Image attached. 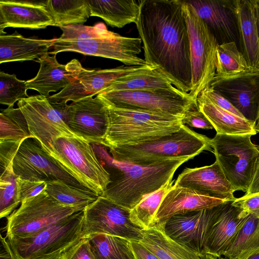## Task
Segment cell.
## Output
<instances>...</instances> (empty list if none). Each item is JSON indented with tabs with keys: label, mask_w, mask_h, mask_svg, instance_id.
Segmentation results:
<instances>
[{
	"label": "cell",
	"mask_w": 259,
	"mask_h": 259,
	"mask_svg": "<svg viewBox=\"0 0 259 259\" xmlns=\"http://www.w3.org/2000/svg\"><path fill=\"white\" fill-rule=\"evenodd\" d=\"M23 141H0V164L1 172L13 163V160Z\"/></svg>",
	"instance_id": "42"
},
{
	"label": "cell",
	"mask_w": 259,
	"mask_h": 259,
	"mask_svg": "<svg viewBox=\"0 0 259 259\" xmlns=\"http://www.w3.org/2000/svg\"><path fill=\"white\" fill-rule=\"evenodd\" d=\"M210 86L229 101L245 119L256 124L259 108V73L212 81Z\"/></svg>",
	"instance_id": "22"
},
{
	"label": "cell",
	"mask_w": 259,
	"mask_h": 259,
	"mask_svg": "<svg viewBox=\"0 0 259 259\" xmlns=\"http://www.w3.org/2000/svg\"><path fill=\"white\" fill-rule=\"evenodd\" d=\"M83 211L29 236H10L8 241L16 259H60L82 237Z\"/></svg>",
	"instance_id": "7"
},
{
	"label": "cell",
	"mask_w": 259,
	"mask_h": 259,
	"mask_svg": "<svg viewBox=\"0 0 259 259\" xmlns=\"http://www.w3.org/2000/svg\"><path fill=\"white\" fill-rule=\"evenodd\" d=\"M130 212L131 210L99 196L83 210L82 238L101 233L140 242L143 238L142 230L131 221Z\"/></svg>",
	"instance_id": "12"
},
{
	"label": "cell",
	"mask_w": 259,
	"mask_h": 259,
	"mask_svg": "<svg viewBox=\"0 0 259 259\" xmlns=\"http://www.w3.org/2000/svg\"><path fill=\"white\" fill-rule=\"evenodd\" d=\"M131 245L135 259H159L139 242L131 241Z\"/></svg>",
	"instance_id": "46"
},
{
	"label": "cell",
	"mask_w": 259,
	"mask_h": 259,
	"mask_svg": "<svg viewBox=\"0 0 259 259\" xmlns=\"http://www.w3.org/2000/svg\"><path fill=\"white\" fill-rule=\"evenodd\" d=\"M147 66L122 65L113 68L93 70L84 68L73 82L47 98L52 104H62L98 95L118 78Z\"/></svg>",
	"instance_id": "17"
},
{
	"label": "cell",
	"mask_w": 259,
	"mask_h": 259,
	"mask_svg": "<svg viewBox=\"0 0 259 259\" xmlns=\"http://www.w3.org/2000/svg\"><path fill=\"white\" fill-rule=\"evenodd\" d=\"M182 122L192 127L203 130H211L213 125L198 108L188 111L185 114Z\"/></svg>",
	"instance_id": "43"
},
{
	"label": "cell",
	"mask_w": 259,
	"mask_h": 259,
	"mask_svg": "<svg viewBox=\"0 0 259 259\" xmlns=\"http://www.w3.org/2000/svg\"><path fill=\"white\" fill-rule=\"evenodd\" d=\"M227 202L209 231L204 253L218 257L232 244L250 214Z\"/></svg>",
	"instance_id": "24"
},
{
	"label": "cell",
	"mask_w": 259,
	"mask_h": 259,
	"mask_svg": "<svg viewBox=\"0 0 259 259\" xmlns=\"http://www.w3.org/2000/svg\"><path fill=\"white\" fill-rule=\"evenodd\" d=\"M55 38L45 39L25 37L16 31L0 35V63L37 61L48 54Z\"/></svg>",
	"instance_id": "26"
},
{
	"label": "cell",
	"mask_w": 259,
	"mask_h": 259,
	"mask_svg": "<svg viewBox=\"0 0 259 259\" xmlns=\"http://www.w3.org/2000/svg\"><path fill=\"white\" fill-rule=\"evenodd\" d=\"M144 60L180 91L192 89L190 39L180 0H143L136 23Z\"/></svg>",
	"instance_id": "1"
},
{
	"label": "cell",
	"mask_w": 259,
	"mask_h": 259,
	"mask_svg": "<svg viewBox=\"0 0 259 259\" xmlns=\"http://www.w3.org/2000/svg\"><path fill=\"white\" fill-rule=\"evenodd\" d=\"M259 73L251 67L235 41L219 44L217 50L216 71L212 81L229 79Z\"/></svg>",
	"instance_id": "30"
},
{
	"label": "cell",
	"mask_w": 259,
	"mask_h": 259,
	"mask_svg": "<svg viewBox=\"0 0 259 259\" xmlns=\"http://www.w3.org/2000/svg\"><path fill=\"white\" fill-rule=\"evenodd\" d=\"M220 258L221 259H224L223 258H222L221 257ZM248 259H259V253L254 255L251 256L250 257H249Z\"/></svg>",
	"instance_id": "52"
},
{
	"label": "cell",
	"mask_w": 259,
	"mask_h": 259,
	"mask_svg": "<svg viewBox=\"0 0 259 259\" xmlns=\"http://www.w3.org/2000/svg\"><path fill=\"white\" fill-rule=\"evenodd\" d=\"M201 257L202 259H219V257L208 253H203Z\"/></svg>",
	"instance_id": "50"
},
{
	"label": "cell",
	"mask_w": 259,
	"mask_h": 259,
	"mask_svg": "<svg viewBox=\"0 0 259 259\" xmlns=\"http://www.w3.org/2000/svg\"><path fill=\"white\" fill-rule=\"evenodd\" d=\"M197 103L198 109L210 122L218 134L253 136L257 133L255 123L217 106L202 92Z\"/></svg>",
	"instance_id": "27"
},
{
	"label": "cell",
	"mask_w": 259,
	"mask_h": 259,
	"mask_svg": "<svg viewBox=\"0 0 259 259\" xmlns=\"http://www.w3.org/2000/svg\"><path fill=\"white\" fill-rule=\"evenodd\" d=\"M259 253V218L249 214L224 259H248Z\"/></svg>",
	"instance_id": "33"
},
{
	"label": "cell",
	"mask_w": 259,
	"mask_h": 259,
	"mask_svg": "<svg viewBox=\"0 0 259 259\" xmlns=\"http://www.w3.org/2000/svg\"><path fill=\"white\" fill-rule=\"evenodd\" d=\"M173 186L189 188L227 201L236 199L232 185L216 160L210 165L185 169Z\"/></svg>",
	"instance_id": "20"
},
{
	"label": "cell",
	"mask_w": 259,
	"mask_h": 259,
	"mask_svg": "<svg viewBox=\"0 0 259 259\" xmlns=\"http://www.w3.org/2000/svg\"><path fill=\"white\" fill-rule=\"evenodd\" d=\"M49 155L84 188L101 196L111 182V175L92 146L78 137H62L52 143Z\"/></svg>",
	"instance_id": "6"
},
{
	"label": "cell",
	"mask_w": 259,
	"mask_h": 259,
	"mask_svg": "<svg viewBox=\"0 0 259 259\" xmlns=\"http://www.w3.org/2000/svg\"><path fill=\"white\" fill-rule=\"evenodd\" d=\"M33 138L24 115L18 107H8L0 114V141H23Z\"/></svg>",
	"instance_id": "37"
},
{
	"label": "cell",
	"mask_w": 259,
	"mask_h": 259,
	"mask_svg": "<svg viewBox=\"0 0 259 259\" xmlns=\"http://www.w3.org/2000/svg\"><path fill=\"white\" fill-rule=\"evenodd\" d=\"M60 259H96L87 238L77 243L63 253Z\"/></svg>",
	"instance_id": "41"
},
{
	"label": "cell",
	"mask_w": 259,
	"mask_h": 259,
	"mask_svg": "<svg viewBox=\"0 0 259 259\" xmlns=\"http://www.w3.org/2000/svg\"><path fill=\"white\" fill-rule=\"evenodd\" d=\"M192 158L176 156L149 165L130 164L111 180L101 196L132 210L145 196L171 181L176 170Z\"/></svg>",
	"instance_id": "4"
},
{
	"label": "cell",
	"mask_w": 259,
	"mask_h": 259,
	"mask_svg": "<svg viewBox=\"0 0 259 259\" xmlns=\"http://www.w3.org/2000/svg\"><path fill=\"white\" fill-rule=\"evenodd\" d=\"M204 150L212 152L210 139L184 124L178 132L154 140L109 149L115 160L138 165H149L176 156L194 158Z\"/></svg>",
	"instance_id": "5"
},
{
	"label": "cell",
	"mask_w": 259,
	"mask_h": 259,
	"mask_svg": "<svg viewBox=\"0 0 259 259\" xmlns=\"http://www.w3.org/2000/svg\"><path fill=\"white\" fill-rule=\"evenodd\" d=\"M226 202L228 201L204 195L189 188L172 186L160 203L153 226L164 224L174 215L211 209Z\"/></svg>",
	"instance_id": "23"
},
{
	"label": "cell",
	"mask_w": 259,
	"mask_h": 259,
	"mask_svg": "<svg viewBox=\"0 0 259 259\" xmlns=\"http://www.w3.org/2000/svg\"><path fill=\"white\" fill-rule=\"evenodd\" d=\"M182 1L190 39L192 89L189 94L197 103L200 94L214 79L219 43L194 9Z\"/></svg>",
	"instance_id": "9"
},
{
	"label": "cell",
	"mask_w": 259,
	"mask_h": 259,
	"mask_svg": "<svg viewBox=\"0 0 259 259\" xmlns=\"http://www.w3.org/2000/svg\"><path fill=\"white\" fill-rule=\"evenodd\" d=\"M202 93L217 106L239 116L244 117L229 101L210 85L206 87Z\"/></svg>",
	"instance_id": "45"
},
{
	"label": "cell",
	"mask_w": 259,
	"mask_h": 259,
	"mask_svg": "<svg viewBox=\"0 0 259 259\" xmlns=\"http://www.w3.org/2000/svg\"><path fill=\"white\" fill-rule=\"evenodd\" d=\"M56 55L49 53L37 62L40 64L36 75L26 81L27 89L36 91L39 95L48 98L51 92L62 90L77 78L84 68L79 61L74 59L66 64L59 63Z\"/></svg>",
	"instance_id": "19"
},
{
	"label": "cell",
	"mask_w": 259,
	"mask_h": 259,
	"mask_svg": "<svg viewBox=\"0 0 259 259\" xmlns=\"http://www.w3.org/2000/svg\"><path fill=\"white\" fill-rule=\"evenodd\" d=\"M49 26H54V22L45 1H0V35L6 34L7 27L40 29Z\"/></svg>",
	"instance_id": "21"
},
{
	"label": "cell",
	"mask_w": 259,
	"mask_h": 259,
	"mask_svg": "<svg viewBox=\"0 0 259 259\" xmlns=\"http://www.w3.org/2000/svg\"><path fill=\"white\" fill-rule=\"evenodd\" d=\"M87 238L96 259H135L131 241L120 237L94 234Z\"/></svg>",
	"instance_id": "34"
},
{
	"label": "cell",
	"mask_w": 259,
	"mask_h": 259,
	"mask_svg": "<svg viewBox=\"0 0 259 259\" xmlns=\"http://www.w3.org/2000/svg\"><path fill=\"white\" fill-rule=\"evenodd\" d=\"M26 81L18 79L15 74L0 72V103L13 107L16 101L29 97Z\"/></svg>",
	"instance_id": "39"
},
{
	"label": "cell",
	"mask_w": 259,
	"mask_h": 259,
	"mask_svg": "<svg viewBox=\"0 0 259 259\" xmlns=\"http://www.w3.org/2000/svg\"><path fill=\"white\" fill-rule=\"evenodd\" d=\"M170 181L156 191L145 196L130 212L131 221L142 230L152 227L157 210L164 196L172 186Z\"/></svg>",
	"instance_id": "36"
},
{
	"label": "cell",
	"mask_w": 259,
	"mask_h": 259,
	"mask_svg": "<svg viewBox=\"0 0 259 259\" xmlns=\"http://www.w3.org/2000/svg\"><path fill=\"white\" fill-rule=\"evenodd\" d=\"M0 236V259H16L6 237Z\"/></svg>",
	"instance_id": "47"
},
{
	"label": "cell",
	"mask_w": 259,
	"mask_h": 259,
	"mask_svg": "<svg viewBox=\"0 0 259 259\" xmlns=\"http://www.w3.org/2000/svg\"><path fill=\"white\" fill-rule=\"evenodd\" d=\"M143 0H88L91 16L102 18L108 25L121 28L136 23Z\"/></svg>",
	"instance_id": "28"
},
{
	"label": "cell",
	"mask_w": 259,
	"mask_h": 259,
	"mask_svg": "<svg viewBox=\"0 0 259 259\" xmlns=\"http://www.w3.org/2000/svg\"><path fill=\"white\" fill-rule=\"evenodd\" d=\"M13 163L1 172L0 178V218H7L21 203L18 194L17 178Z\"/></svg>",
	"instance_id": "38"
},
{
	"label": "cell",
	"mask_w": 259,
	"mask_h": 259,
	"mask_svg": "<svg viewBox=\"0 0 259 259\" xmlns=\"http://www.w3.org/2000/svg\"><path fill=\"white\" fill-rule=\"evenodd\" d=\"M46 191L59 203L83 211L97 200L98 195L85 189L76 188L61 181L47 182Z\"/></svg>",
	"instance_id": "35"
},
{
	"label": "cell",
	"mask_w": 259,
	"mask_h": 259,
	"mask_svg": "<svg viewBox=\"0 0 259 259\" xmlns=\"http://www.w3.org/2000/svg\"><path fill=\"white\" fill-rule=\"evenodd\" d=\"M175 88L157 67L147 66L118 78L104 91H152Z\"/></svg>",
	"instance_id": "31"
},
{
	"label": "cell",
	"mask_w": 259,
	"mask_h": 259,
	"mask_svg": "<svg viewBox=\"0 0 259 259\" xmlns=\"http://www.w3.org/2000/svg\"><path fill=\"white\" fill-rule=\"evenodd\" d=\"M232 205L239 207L248 214L259 218V193L250 195H243L236 198Z\"/></svg>",
	"instance_id": "44"
},
{
	"label": "cell",
	"mask_w": 259,
	"mask_h": 259,
	"mask_svg": "<svg viewBox=\"0 0 259 259\" xmlns=\"http://www.w3.org/2000/svg\"><path fill=\"white\" fill-rule=\"evenodd\" d=\"M259 193V161L258 162L255 170L250 185V186L244 194L250 195Z\"/></svg>",
	"instance_id": "48"
},
{
	"label": "cell",
	"mask_w": 259,
	"mask_h": 259,
	"mask_svg": "<svg viewBox=\"0 0 259 259\" xmlns=\"http://www.w3.org/2000/svg\"><path fill=\"white\" fill-rule=\"evenodd\" d=\"M226 202L211 209L174 215L162 224L164 231L173 240L201 255L210 228Z\"/></svg>",
	"instance_id": "16"
},
{
	"label": "cell",
	"mask_w": 259,
	"mask_h": 259,
	"mask_svg": "<svg viewBox=\"0 0 259 259\" xmlns=\"http://www.w3.org/2000/svg\"><path fill=\"white\" fill-rule=\"evenodd\" d=\"M60 28L62 34L55 38L50 55L73 52L116 60L126 66H149L138 56L142 43L140 37L120 35L101 22L93 26L77 24Z\"/></svg>",
	"instance_id": "2"
},
{
	"label": "cell",
	"mask_w": 259,
	"mask_h": 259,
	"mask_svg": "<svg viewBox=\"0 0 259 259\" xmlns=\"http://www.w3.org/2000/svg\"><path fill=\"white\" fill-rule=\"evenodd\" d=\"M17 182L21 203L27 198L37 195L47 187V183L45 181H31L18 177Z\"/></svg>",
	"instance_id": "40"
},
{
	"label": "cell",
	"mask_w": 259,
	"mask_h": 259,
	"mask_svg": "<svg viewBox=\"0 0 259 259\" xmlns=\"http://www.w3.org/2000/svg\"><path fill=\"white\" fill-rule=\"evenodd\" d=\"M45 5L55 26L83 24L91 16L88 0H48Z\"/></svg>",
	"instance_id": "32"
},
{
	"label": "cell",
	"mask_w": 259,
	"mask_h": 259,
	"mask_svg": "<svg viewBox=\"0 0 259 259\" xmlns=\"http://www.w3.org/2000/svg\"><path fill=\"white\" fill-rule=\"evenodd\" d=\"M17 105L25 117L30 134L47 153L56 139L77 137L46 97L31 96L19 100Z\"/></svg>",
	"instance_id": "14"
},
{
	"label": "cell",
	"mask_w": 259,
	"mask_h": 259,
	"mask_svg": "<svg viewBox=\"0 0 259 259\" xmlns=\"http://www.w3.org/2000/svg\"><path fill=\"white\" fill-rule=\"evenodd\" d=\"M254 7L256 20L257 29L259 36V0H254Z\"/></svg>",
	"instance_id": "49"
},
{
	"label": "cell",
	"mask_w": 259,
	"mask_h": 259,
	"mask_svg": "<svg viewBox=\"0 0 259 259\" xmlns=\"http://www.w3.org/2000/svg\"><path fill=\"white\" fill-rule=\"evenodd\" d=\"M67 104H52L71 131L90 143L104 146L108 124L106 105L97 95Z\"/></svg>",
	"instance_id": "13"
},
{
	"label": "cell",
	"mask_w": 259,
	"mask_h": 259,
	"mask_svg": "<svg viewBox=\"0 0 259 259\" xmlns=\"http://www.w3.org/2000/svg\"><path fill=\"white\" fill-rule=\"evenodd\" d=\"M142 232L143 238L139 242L159 259H202L199 254L167 236L162 225Z\"/></svg>",
	"instance_id": "29"
},
{
	"label": "cell",
	"mask_w": 259,
	"mask_h": 259,
	"mask_svg": "<svg viewBox=\"0 0 259 259\" xmlns=\"http://www.w3.org/2000/svg\"><path fill=\"white\" fill-rule=\"evenodd\" d=\"M255 128L256 131L257 133L259 132V108H258V115H257V119L256 122Z\"/></svg>",
	"instance_id": "51"
},
{
	"label": "cell",
	"mask_w": 259,
	"mask_h": 259,
	"mask_svg": "<svg viewBox=\"0 0 259 259\" xmlns=\"http://www.w3.org/2000/svg\"><path fill=\"white\" fill-rule=\"evenodd\" d=\"M78 212L75 207L59 203L45 190L22 201L7 218L6 237L32 235Z\"/></svg>",
	"instance_id": "11"
},
{
	"label": "cell",
	"mask_w": 259,
	"mask_h": 259,
	"mask_svg": "<svg viewBox=\"0 0 259 259\" xmlns=\"http://www.w3.org/2000/svg\"><path fill=\"white\" fill-rule=\"evenodd\" d=\"M13 166L15 175L22 179L46 183L61 181L88 190L57 164L33 138L22 142L14 158Z\"/></svg>",
	"instance_id": "15"
},
{
	"label": "cell",
	"mask_w": 259,
	"mask_h": 259,
	"mask_svg": "<svg viewBox=\"0 0 259 259\" xmlns=\"http://www.w3.org/2000/svg\"><path fill=\"white\" fill-rule=\"evenodd\" d=\"M105 103L108 124L104 146L109 149L154 140L178 132L183 125V117L117 108Z\"/></svg>",
	"instance_id": "3"
},
{
	"label": "cell",
	"mask_w": 259,
	"mask_h": 259,
	"mask_svg": "<svg viewBox=\"0 0 259 259\" xmlns=\"http://www.w3.org/2000/svg\"><path fill=\"white\" fill-rule=\"evenodd\" d=\"M115 108L152 112L184 117L189 110L198 108L189 93L176 88L152 91H103L98 95Z\"/></svg>",
	"instance_id": "10"
},
{
	"label": "cell",
	"mask_w": 259,
	"mask_h": 259,
	"mask_svg": "<svg viewBox=\"0 0 259 259\" xmlns=\"http://www.w3.org/2000/svg\"><path fill=\"white\" fill-rule=\"evenodd\" d=\"M186 2L205 23L219 44L236 41L239 37V32L234 1Z\"/></svg>",
	"instance_id": "18"
},
{
	"label": "cell",
	"mask_w": 259,
	"mask_h": 259,
	"mask_svg": "<svg viewBox=\"0 0 259 259\" xmlns=\"http://www.w3.org/2000/svg\"><path fill=\"white\" fill-rule=\"evenodd\" d=\"M241 53L249 66L259 70V36L254 0L234 1Z\"/></svg>",
	"instance_id": "25"
},
{
	"label": "cell",
	"mask_w": 259,
	"mask_h": 259,
	"mask_svg": "<svg viewBox=\"0 0 259 259\" xmlns=\"http://www.w3.org/2000/svg\"><path fill=\"white\" fill-rule=\"evenodd\" d=\"M252 136L217 134L210 139L216 161L235 192H247L259 161V145Z\"/></svg>",
	"instance_id": "8"
}]
</instances>
